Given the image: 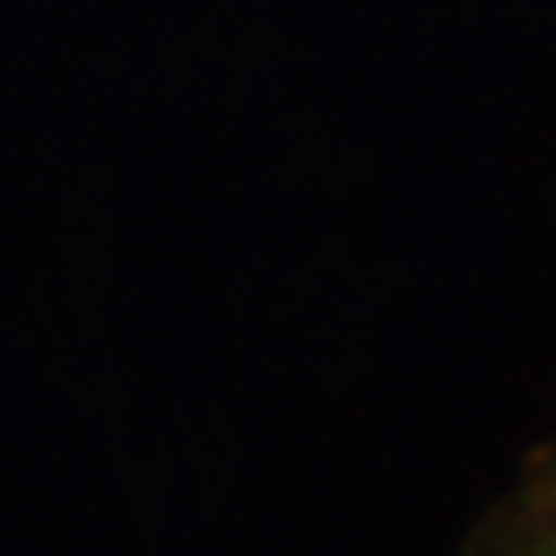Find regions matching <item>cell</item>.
Masks as SVG:
<instances>
[{
	"instance_id": "1",
	"label": "cell",
	"mask_w": 556,
	"mask_h": 556,
	"mask_svg": "<svg viewBox=\"0 0 556 556\" xmlns=\"http://www.w3.org/2000/svg\"><path fill=\"white\" fill-rule=\"evenodd\" d=\"M457 556H556V498L511 482L482 507Z\"/></svg>"
},
{
	"instance_id": "2",
	"label": "cell",
	"mask_w": 556,
	"mask_h": 556,
	"mask_svg": "<svg viewBox=\"0 0 556 556\" xmlns=\"http://www.w3.org/2000/svg\"><path fill=\"white\" fill-rule=\"evenodd\" d=\"M511 482L523 486V491H536V495L556 498V429L553 433H544V438L523 454V462H519V470Z\"/></svg>"
}]
</instances>
